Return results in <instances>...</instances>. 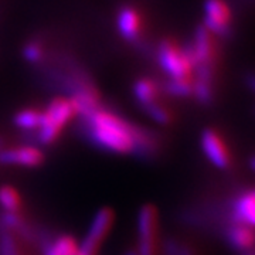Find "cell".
Listing matches in <instances>:
<instances>
[{
  "mask_svg": "<svg viewBox=\"0 0 255 255\" xmlns=\"http://www.w3.org/2000/svg\"><path fill=\"white\" fill-rule=\"evenodd\" d=\"M250 164H251L253 170H255V157H253V159H251V162H250Z\"/></svg>",
  "mask_w": 255,
  "mask_h": 255,
  "instance_id": "21",
  "label": "cell"
},
{
  "mask_svg": "<svg viewBox=\"0 0 255 255\" xmlns=\"http://www.w3.org/2000/svg\"><path fill=\"white\" fill-rule=\"evenodd\" d=\"M0 255H23L16 236L3 227H0Z\"/></svg>",
  "mask_w": 255,
  "mask_h": 255,
  "instance_id": "18",
  "label": "cell"
},
{
  "mask_svg": "<svg viewBox=\"0 0 255 255\" xmlns=\"http://www.w3.org/2000/svg\"><path fill=\"white\" fill-rule=\"evenodd\" d=\"M234 219L238 224L255 228V190L238 197L234 204Z\"/></svg>",
  "mask_w": 255,
  "mask_h": 255,
  "instance_id": "12",
  "label": "cell"
},
{
  "mask_svg": "<svg viewBox=\"0 0 255 255\" xmlns=\"http://www.w3.org/2000/svg\"><path fill=\"white\" fill-rule=\"evenodd\" d=\"M122 255H137V251H136V247H132V248H128L127 251L124 253Z\"/></svg>",
  "mask_w": 255,
  "mask_h": 255,
  "instance_id": "20",
  "label": "cell"
},
{
  "mask_svg": "<svg viewBox=\"0 0 255 255\" xmlns=\"http://www.w3.org/2000/svg\"><path fill=\"white\" fill-rule=\"evenodd\" d=\"M162 92L163 91H162L160 82L152 80V78H139L133 87V94H135V98H136V102L139 104L140 110L146 105L159 102Z\"/></svg>",
  "mask_w": 255,
  "mask_h": 255,
  "instance_id": "11",
  "label": "cell"
},
{
  "mask_svg": "<svg viewBox=\"0 0 255 255\" xmlns=\"http://www.w3.org/2000/svg\"><path fill=\"white\" fill-rule=\"evenodd\" d=\"M201 147L204 155L219 169H228L231 164V153L227 143L217 130L206 129L201 133Z\"/></svg>",
  "mask_w": 255,
  "mask_h": 255,
  "instance_id": "7",
  "label": "cell"
},
{
  "mask_svg": "<svg viewBox=\"0 0 255 255\" xmlns=\"http://www.w3.org/2000/svg\"><path fill=\"white\" fill-rule=\"evenodd\" d=\"M137 255H159V211L143 204L137 213Z\"/></svg>",
  "mask_w": 255,
  "mask_h": 255,
  "instance_id": "4",
  "label": "cell"
},
{
  "mask_svg": "<svg viewBox=\"0 0 255 255\" xmlns=\"http://www.w3.org/2000/svg\"><path fill=\"white\" fill-rule=\"evenodd\" d=\"M142 111L145 112L149 118H152L155 122L160 124V125H170L172 121H173V115L172 112L167 110L162 104V101L155 102V104H150V105H146L142 108Z\"/></svg>",
  "mask_w": 255,
  "mask_h": 255,
  "instance_id": "17",
  "label": "cell"
},
{
  "mask_svg": "<svg viewBox=\"0 0 255 255\" xmlns=\"http://www.w3.org/2000/svg\"><path fill=\"white\" fill-rule=\"evenodd\" d=\"M23 57L27 63L33 65H43L47 60L46 48L40 40L33 38L23 47Z\"/></svg>",
  "mask_w": 255,
  "mask_h": 255,
  "instance_id": "16",
  "label": "cell"
},
{
  "mask_svg": "<svg viewBox=\"0 0 255 255\" xmlns=\"http://www.w3.org/2000/svg\"><path fill=\"white\" fill-rule=\"evenodd\" d=\"M0 206L3 211L20 213L23 207V199L14 187L4 184V186H0Z\"/></svg>",
  "mask_w": 255,
  "mask_h": 255,
  "instance_id": "15",
  "label": "cell"
},
{
  "mask_svg": "<svg viewBox=\"0 0 255 255\" xmlns=\"http://www.w3.org/2000/svg\"><path fill=\"white\" fill-rule=\"evenodd\" d=\"M80 132L92 145L117 153L132 155L135 137L140 125L105 108H98L91 114L80 117Z\"/></svg>",
  "mask_w": 255,
  "mask_h": 255,
  "instance_id": "1",
  "label": "cell"
},
{
  "mask_svg": "<svg viewBox=\"0 0 255 255\" xmlns=\"http://www.w3.org/2000/svg\"><path fill=\"white\" fill-rule=\"evenodd\" d=\"M43 121V111L37 108H24L13 117V124L26 133H36Z\"/></svg>",
  "mask_w": 255,
  "mask_h": 255,
  "instance_id": "14",
  "label": "cell"
},
{
  "mask_svg": "<svg viewBox=\"0 0 255 255\" xmlns=\"http://www.w3.org/2000/svg\"><path fill=\"white\" fill-rule=\"evenodd\" d=\"M117 26L121 36L129 43L136 44L139 40H142V17L133 6L125 4L119 9Z\"/></svg>",
  "mask_w": 255,
  "mask_h": 255,
  "instance_id": "9",
  "label": "cell"
},
{
  "mask_svg": "<svg viewBox=\"0 0 255 255\" xmlns=\"http://www.w3.org/2000/svg\"><path fill=\"white\" fill-rule=\"evenodd\" d=\"M156 60L167 80H194V60L189 46L163 38L156 46Z\"/></svg>",
  "mask_w": 255,
  "mask_h": 255,
  "instance_id": "2",
  "label": "cell"
},
{
  "mask_svg": "<svg viewBox=\"0 0 255 255\" xmlns=\"http://www.w3.org/2000/svg\"><path fill=\"white\" fill-rule=\"evenodd\" d=\"M75 110L70 98L57 97L43 111V121L34 139L40 145H53L58 139L64 127L75 117Z\"/></svg>",
  "mask_w": 255,
  "mask_h": 255,
  "instance_id": "3",
  "label": "cell"
},
{
  "mask_svg": "<svg viewBox=\"0 0 255 255\" xmlns=\"http://www.w3.org/2000/svg\"><path fill=\"white\" fill-rule=\"evenodd\" d=\"M204 26L216 36H227L231 24V11L226 0H206Z\"/></svg>",
  "mask_w": 255,
  "mask_h": 255,
  "instance_id": "8",
  "label": "cell"
},
{
  "mask_svg": "<svg viewBox=\"0 0 255 255\" xmlns=\"http://www.w3.org/2000/svg\"><path fill=\"white\" fill-rule=\"evenodd\" d=\"M253 255H255V254H253Z\"/></svg>",
  "mask_w": 255,
  "mask_h": 255,
  "instance_id": "23",
  "label": "cell"
},
{
  "mask_svg": "<svg viewBox=\"0 0 255 255\" xmlns=\"http://www.w3.org/2000/svg\"><path fill=\"white\" fill-rule=\"evenodd\" d=\"M115 223V213L110 207L101 209L91 221L82 243L78 246L77 255H97L102 243L110 236L112 226Z\"/></svg>",
  "mask_w": 255,
  "mask_h": 255,
  "instance_id": "5",
  "label": "cell"
},
{
  "mask_svg": "<svg viewBox=\"0 0 255 255\" xmlns=\"http://www.w3.org/2000/svg\"><path fill=\"white\" fill-rule=\"evenodd\" d=\"M227 240L230 246L240 251L253 248L255 244V234L251 227L244 224H234L227 230Z\"/></svg>",
  "mask_w": 255,
  "mask_h": 255,
  "instance_id": "13",
  "label": "cell"
},
{
  "mask_svg": "<svg viewBox=\"0 0 255 255\" xmlns=\"http://www.w3.org/2000/svg\"><path fill=\"white\" fill-rule=\"evenodd\" d=\"M78 241L70 234H58L55 237L47 238L40 246L43 255H77Z\"/></svg>",
  "mask_w": 255,
  "mask_h": 255,
  "instance_id": "10",
  "label": "cell"
},
{
  "mask_svg": "<svg viewBox=\"0 0 255 255\" xmlns=\"http://www.w3.org/2000/svg\"><path fill=\"white\" fill-rule=\"evenodd\" d=\"M4 147V142H3V139H1V136H0V150Z\"/></svg>",
  "mask_w": 255,
  "mask_h": 255,
  "instance_id": "22",
  "label": "cell"
},
{
  "mask_svg": "<svg viewBox=\"0 0 255 255\" xmlns=\"http://www.w3.org/2000/svg\"><path fill=\"white\" fill-rule=\"evenodd\" d=\"M46 162V155L34 145H21L3 147L0 150V164L18 167H38Z\"/></svg>",
  "mask_w": 255,
  "mask_h": 255,
  "instance_id": "6",
  "label": "cell"
},
{
  "mask_svg": "<svg viewBox=\"0 0 255 255\" xmlns=\"http://www.w3.org/2000/svg\"><path fill=\"white\" fill-rule=\"evenodd\" d=\"M177 255H194V251H193V248L189 247L187 244H180V248H179V253Z\"/></svg>",
  "mask_w": 255,
  "mask_h": 255,
  "instance_id": "19",
  "label": "cell"
}]
</instances>
